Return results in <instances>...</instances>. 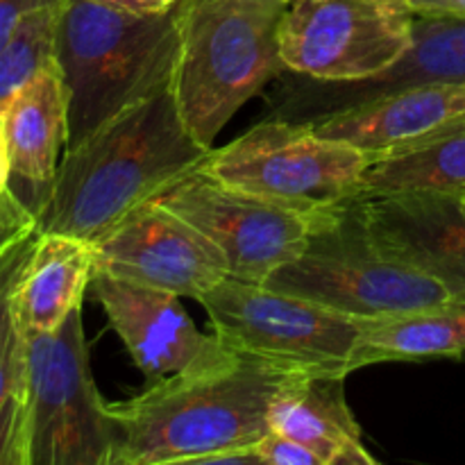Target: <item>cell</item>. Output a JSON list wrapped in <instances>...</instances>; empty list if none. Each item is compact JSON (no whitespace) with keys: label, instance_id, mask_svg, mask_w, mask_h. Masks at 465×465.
I'll use <instances>...</instances> for the list:
<instances>
[{"label":"cell","instance_id":"obj_1","mask_svg":"<svg viewBox=\"0 0 465 465\" xmlns=\"http://www.w3.org/2000/svg\"><path fill=\"white\" fill-rule=\"evenodd\" d=\"M300 368L230 350L221 361L153 381L125 402H107L112 465L213 463L271 431V411Z\"/></svg>","mask_w":465,"mask_h":465},{"label":"cell","instance_id":"obj_2","mask_svg":"<svg viewBox=\"0 0 465 465\" xmlns=\"http://www.w3.org/2000/svg\"><path fill=\"white\" fill-rule=\"evenodd\" d=\"M212 150L186 130L173 89L162 91L64 150L36 225L95 243Z\"/></svg>","mask_w":465,"mask_h":465},{"label":"cell","instance_id":"obj_3","mask_svg":"<svg viewBox=\"0 0 465 465\" xmlns=\"http://www.w3.org/2000/svg\"><path fill=\"white\" fill-rule=\"evenodd\" d=\"M177 9L136 14L98 0H57L54 62L66 95V148L171 89Z\"/></svg>","mask_w":465,"mask_h":465},{"label":"cell","instance_id":"obj_4","mask_svg":"<svg viewBox=\"0 0 465 465\" xmlns=\"http://www.w3.org/2000/svg\"><path fill=\"white\" fill-rule=\"evenodd\" d=\"M286 0H177L171 89L186 130L213 148L230 118L286 71L280 23Z\"/></svg>","mask_w":465,"mask_h":465},{"label":"cell","instance_id":"obj_5","mask_svg":"<svg viewBox=\"0 0 465 465\" xmlns=\"http://www.w3.org/2000/svg\"><path fill=\"white\" fill-rule=\"evenodd\" d=\"M263 284L361 321L420 312L463 295L381 254L350 203L316 218L307 248Z\"/></svg>","mask_w":465,"mask_h":465},{"label":"cell","instance_id":"obj_6","mask_svg":"<svg viewBox=\"0 0 465 465\" xmlns=\"http://www.w3.org/2000/svg\"><path fill=\"white\" fill-rule=\"evenodd\" d=\"M225 348L307 372L343 375L361 368V318L227 277L198 298Z\"/></svg>","mask_w":465,"mask_h":465},{"label":"cell","instance_id":"obj_7","mask_svg":"<svg viewBox=\"0 0 465 465\" xmlns=\"http://www.w3.org/2000/svg\"><path fill=\"white\" fill-rule=\"evenodd\" d=\"M368 162L361 150L318 134L309 123L266 118L232 143L213 148L204 168L313 223L357 198Z\"/></svg>","mask_w":465,"mask_h":465},{"label":"cell","instance_id":"obj_8","mask_svg":"<svg viewBox=\"0 0 465 465\" xmlns=\"http://www.w3.org/2000/svg\"><path fill=\"white\" fill-rule=\"evenodd\" d=\"M27 465H112L114 427L95 389L82 307L54 331L25 330Z\"/></svg>","mask_w":465,"mask_h":465},{"label":"cell","instance_id":"obj_9","mask_svg":"<svg viewBox=\"0 0 465 465\" xmlns=\"http://www.w3.org/2000/svg\"><path fill=\"white\" fill-rule=\"evenodd\" d=\"M413 21L407 0H293L280 23V54L293 75L363 80L407 54Z\"/></svg>","mask_w":465,"mask_h":465},{"label":"cell","instance_id":"obj_10","mask_svg":"<svg viewBox=\"0 0 465 465\" xmlns=\"http://www.w3.org/2000/svg\"><path fill=\"white\" fill-rule=\"evenodd\" d=\"M153 203L180 213L213 241L230 277L263 284L309 243L312 221L266 198L218 180L204 163L163 186Z\"/></svg>","mask_w":465,"mask_h":465},{"label":"cell","instance_id":"obj_11","mask_svg":"<svg viewBox=\"0 0 465 465\" xmlns=\"http://www.w3.org/2000/svg\"><path fill=\"white\" fill-rule=\"evenodd\" d=\"M91 245L95 271L180 298L198 300L230 277L223 250L180 213L153 200Z\"/></svg>","mask_w":465,"mask_h":465},{"label":"cell","instance_id":"obj_12","mask_svg":"<svg viewBox=\"0 0 465 465\" xmlns=\"http://www.w3.org/2000/svg\"><path fill=\"white\" fill-rule=\"evenodd\" d=\"M272 100L268 118L309 123L339 109L418 84H465V18L416 14L413 44L389 71L352 82H322L298 75Z\"/></svg>","mask_w":465,"mask_h":465},{"label":"cell","instance_id":"obj_13","mask_svg":"<svg viewBox=\"0 0 465 465\" xmlns=\"http://www.w3.org/2000/svg\"><path fill=\"white\" fill-rule=\"evenodd\" d=\"M89 289L148 381L216 363L230 352L216 334H203L180 304V295L132 284L94 271Z\"/></svg>","mask_w":465,"mask_h":465},{"label":"cell","instance_id":"obj_14","mask_svg":"<svg viewBox=\"0 0 465 465\" xmlns=\"http://www.w3.org/2000/svg\"><path fill=\"white\" fill-rule=\"evenodd\" d=\"M359 223L389 259L465 293V203L459 193L357 195Z\"/></svg>","mask_w":465,"mask_h":465},{"label":"cell","instance_id":"obj_15","mask_svg":"<svg viewBox=\"0 0 465 465\" xmlns=\"http://www.w3.org/2000/svg\"><path fill=\"white\" fill-rule=\"evenodd\" d=\"M465 116V84H418L309 121L322 136L377 159Z\"/></svg>","mask_w":465,"mask_h":465},{"label":"cell","instance_id":"obj_16","mask_svg":"<svg viewBox=\"0 0 465 465\" xmlns=\"http://www.w3.org/2000/svg\"><path fill=\"white\" fill-rule=\"evenodd\" d=\"M12 180L30 193L25 207L39 213L45 204L59 166V150L66 148V95L62 75L45 68L16 91L3 107Z\"/></svg>","mask_w":465,"mask_h":465},{"label":"cell","instance_id":"obj_17","mask_svg":"<svg viewBox=\"0 0 465 465\" xmlns=\"http://www.w3.org/2000/svg\"><path fill=\"white\" fill-rule=\"evenodd\" d=\"M271 430L300 440L325 465H375L345 400V377L302 372L277 398Z\"/></svg>","mask_w":465,"mask_h":465},{"label":"cell","instance_id":"obj_18","mask_svg":"<svg viewBox=\"0 0 465 465\" xmlns=\"http://www.w3.org/2000/svg\"><path fill=\"white\" fill-rule=\"evenodd\" d=\"M95 271L94 245L57 232H41L18 280V313L30 331H54L82 307Z\"/></svg>","mask_w":465,"mask_h":465},{"label":"cell","instance_id":"obj_19","mask_svg":"<svg viewBox=\"0 0 465 465\" xmlns=\"http://www.w3.org/2000/svg\"><path fill=\"white\" fill-rule=\"evenodd\" d=\"M465 116L368 162L359 195L463 193Z\"/></svg>","mask_w":465,"mask_h":465},{"label":"cell","instance_id":"obj_20","mask_svg":"<svg viewBox=\"0 0 465 465\" xmlns=\"http://www.w3.org/2000/svg\"><path fill=\"white\" fill-rule=\"evenodd\" d=\"M465 352V293L436 307L363 321L361 368L377 361H420Z\"/></svg>","mask_w":465,"mask_h":465},{"label":"cell","instance_id":"obj_21","mask_svg":"<svg viewBox=\"0 0 465 465\" xmlns=\"http://www.w3.org/2000/svg\"><path fill=\"white\" fill-rule=\"evenodd\" d=\"M39 225L21 236L0 263V407L12 395L25 393V327L18 313V280Z\"/></svg>","mask_w":465,"mask_h":465},{"label":"cell","instance_id":"obj_22","mask_svg":"<svg viewBox=\"0 0 465 465\" xmlns=\"http://www.w3.org/2000/svg\"><path fill=\"white\" fill-rule=\"evenodd\" d=\"M54 25L57 0L27 12L0 48V109L32 77L54 66Z\"/></svg>","mask_w":465,"mask_h":465},{"label":"cell","instance_id":"obj_23","mask_svg":"<svg viewBox=\"0 0 465 465\" xmlns=\"http://www.w3.org/2000/svg\"><path fill=\"white\" fill-rule=\"evenodd\" d=\"M0 465H27L25 393H16L0 407Z\"/></svg>","mask_w":465,"mask_h":465},{"label":"cell","instance_id":"obj_24","mask_svg":"<svg viewBox=\"0 0 465 465\" xmlns=\"http://www.w3.org/2000/svg\"><path fill=\"white\" fill-rule=\"evenodd\" d=\"M252 450L257 465H325L307 445L275 430H271L259 443H254Z\"/></svg>","mask_w":465,"mask_h":465},{"label":"cell","instance_id":"obj_25","mask_svg":"<svg viewBox=\"0 0 465 465\" xmlns=\"http://www.w3.org/2000/svg\"><path fill=\"white\" fill-rule=\"evenodd\" d=\"M32 227H36L35 213L16 198L12 189H5L0 193V263L7 257L9 248Z\"/></svg>","mask_w":465,"mask_h":465},{"label":"cell","instance_id":"obj_26","mask_svg":"<svg viewBox=\"0 0 465 465\" xmlns=\"http://www.w3.org/2000/svg\"><path fill=\"white\" fill-rule=\"evenodd\" d=\"M48 3H54V0H0V48L7 44L27 12Z\"/></svg>","mask_w":465,"mask_h":465},{"label":"cell","instance_id":"obj_27","mask_svg":"<svg viewBox=\"0 0 465 465\" xmlns=\"http://www.w3.org/2000/svg\"><path fill=\"white\" fill-rule=\"evenodd\" d=\"M416 14H440V16L465 18V0H407Z\"/></svg>","mask_w":465,"mask_h":465},{"label":"cell","instance_id":"obj_28","mask_svg":"<svg viewBox=\"0 0 465 465\" xmlns=\"http://www.w3.org/2000/svg\"><path fill=\"white\" fill-rule=\"evenodd\" d=\"M98 3L112 5V7L127 9V12L136 14H153V12H163L168 9L162 0H98Z\"/></svg>","mask_w":465,"mask_h":465},{"label":"cell","instance_id":"obj_29","mask_svg":"<svg viewBox=\"0 0 465 465\" xmlns=\"http://www.w3.org/2000/svg\"><path fill=\"white\" fill-rule=\"evenodd\" d=\"M9 180H12V163H9L7 132H5L3 109H0V193L5 189H9Z\"/></svg>","mask_w":465,"mask_h":465},{"label":"cell","instance_id":"obj_30","mask_svg":"<svg viewBox=\"0 0 465 465\" xmlns=\"http://www.w3.org/2000/svg\"><path fill=\"white\" fill-rule=\"evenodd\" d=\"M162 3H163V5H166V7H173V5H175V3H177V0H162Z\"/></svg>","mask_w":465,"mask_h":465},{"label":"cell","instance_id":"obj_31","mask_svg":"<svg viewBox=\"0 0 465 465\" xmlns=\"http://www.w3.org/2000/svg\"><path fill=\"white\" fill-rule=\"evenodd\" d=\"M459 195H461V200L465 203V191H463V193H459Z\"/></svg>","mask_w":465,"mask_h":465},{"label":"cell","instance_id":"obj_32","mask_svg":"<svg viewBox=\"0 0 465 465\" xmlns=\"http://www.w3.org/2000/svg\"><path fill=\"white\" fill-rule=\"evenodd\" d=\"M286 3H293V0H286Z\"/></svg>","mask_w":465,"mask_h":465}]
</instances>
